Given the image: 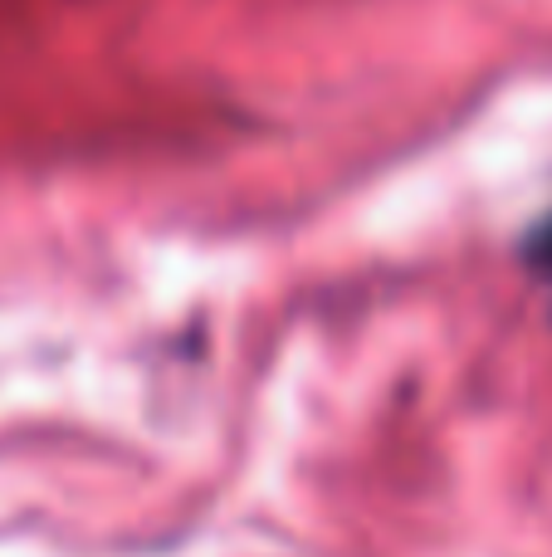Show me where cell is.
Returning a JSON list of instances; mask_svg holds the SVG:
<instances>
[{
    "label": "cell",
    "instance_id": "obj_1",
    "mask_svg": "<svg viewBox=\"0 0 552 557\" xmlns=\"http://www.w3.org/2000/svg\"><path fill=\"white\" fill-rule=\"evenodd\" d=\"M528 264H534V270L552 284V215L538 225L534 235H528Z\"/></svg>",
    "mask_w": 552,
    "mask_h": 557
}]
</instances>
